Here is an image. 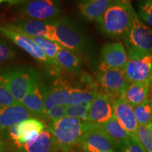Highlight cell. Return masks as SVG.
<instances>
[{"mask_svg": "<svg viewBox=\"0 0 152 152\" xmlns=\"http://www.w3.org/2000/svg\"><path fill=\"white\" fill-rule=\"evenodd\" d=\"M16 56L14 50L6 42L0 39V65Z\"/></svg>", "mask_w": 152, "mask_h": 152, "instance_id": "31", "label": "cell"}, {"mask_svg": "<svg viewBox=\"0 0 152 152\" xmlns=\"http://www.w3.org/2000/svg\"><path fill=\"white\" fill-rule=\"evenodd\" d=\"M147 126H148V128H149L150 132H151V135H152V123H151L150 124L148 125Z\"/></svg>", "mask_w": 152, "mask_h": 152, "instance_id": "35", "label": "cell"}, {"mask_svg": "<svg viewBox=\"0 0 152 152\" xmlns=\"http://www.w3.org/2000/svg\"><path fill=\"white\" fill-rule=\"evenodd\" d=\"M0 152H7V141L6 130L0 129Z\"/></svg>", "mask_w": 152, "mask_h": 152, "instance_id": "33", "label": "cell"}, {"mask_svg": "<svg viewBox=\"0 0 152 152\" xmlns=\"http://www.w3.org/2000/svg\"><path fill=\"white\" fill-rule=\"evenodd\" d=\"M44 102V83L39 80V76H37L30 86L28 94L22 101L21 105L30 112L33 118L42 120L45 113Z\"/></svg>", "mask_w": 152, "mask_h": 152, "instance_id": "13", "label": "cell"}, {"mask_svg": "<svg viewBox=\"0 0 152 152\" xmlns=\"http://www.w3.org/2000/svg\"><path fill=\"white\" fill-rule=\"evenodd\" d=\"M66 109H67L66 105L57 106L53 107L48 111H45L42 120H44L46 125L49 123L56 122L58 120L66 117Z\"/></svg>", "mask_w": 152, "mask_h": 152, "instance_id": "28", "label": "cell"}, {"mask_svg": "<svg viewBox=\"0 0 152 152\" xmlns=\"http://www.w3.org/2000/svg\"><path fill=\"white\" fill-rule=\"evenodd\" d=\"M113 115L132 137H137L138 123L133 107L121 97L113 102Z\"/></svg>", "mask_w": 152, "mask_h": 152, "instance_id": "18", "label": "cell"}, {"mask_svg": "<svg viewBox=\"0 0 152 152\" xmlns=\"http://www.w3.org/2000/svg\"><path fill=\"white\" fill-rule=\"evenodd\" d=\"M123 70L130 84L152 85V55L135 59L129 58Z\"/></svg>", "mask_w": 152, "mask_h": 152, "instance_id": "10", "label": "cell"}, {"mask_svg": "<svg viewBox=\"0 0 152 152\" xmlns=\"http://www.w3.org/2000/svg\"><path fill=\"white\" fill-rule=\"evenodd\" d=\"M117 146L121 152L125 151V147L130 136L121 126L115 115L104 124L98 125Z\"/></svg>", "mask_w": 152, "mask_h": 152, "instance_id": "20", "label": "cell"}, {"mask_svg": "<svg viewBox=\"0 0 152 152\" xmlns=\"http://www.w3.org/2000/svg\"><path fill=\"white\" fill-rule=\"evenodd\" d=\"M129 85L130 83L125 78L123 68L99 71L97 74L99 91L107 95L113 102L122 97Z\"/></svg>", "mask_w": 152, "mask_h": 152, "instance_id": "8", "label": "cell"}, {"mask_svg": "<svg viewBox=\"0 0 152 152\" xmlns=\"http://www.w3.org/2000/svg\"><path fill=\"white\" fill-rule=\"evenodd\" d=\"M19 9L25 18L47 22L60 18L61 9L56 0H23Z\"/></svg>", "mask_w": 152, "mask_h": 152, "instance_id": "7", "label": "cell"}, {"mask_svg": "<svg viewBox=\"0 0 152 152\" xmlns=\"http://www.w3.org/2000/svg\"><path fill=\"white\" fill-rule=\"evenodd\" d=\"M55 61L58 67L63 68L72 73H77L80 71L82 61L75 52L63 47L57 52Z\"/></svg>", "mask_w": 152, "mask_h": 152, "instance_id": "24", "label": "cell"}, {"mask_svg": "<svg viewBox=\"0 0 152 152\" xmlns=\"http://www.w3.org/2000/svg\"><path fill=\"white\" fill-rule=\"evenodd\" d=\"M71 85L72 83L62 77L56 78L51 85L44 84L45 111L55 106L66 105Z\"/></svg>", "mask_w": 152, "mask_h": 152, "instance_id": "14", "label": "cell"}, {"mask_svg": "<svg viewBox=\"0 0 152 152\" xmlns=\"http://www.w3.org/2000/svg\"><path fill=\"white\" fill-rule=\"evenodd\" d=\"M151 86L142 83H131L123 93L122 98L134 108L147 99L150 94Z\"/></svg>", "mask_w": 152, "mask_h": 152, "instance_id": "23", "label": "cell"}, {"mask_svg": "<svg viewBox=\"0 0 152 152\" xmlns=\"http://www.w3.org/2000/svg\"><path fill=\"white\" fill-rule=\"evenodd\" d=\"M137 137L146 152H152V135L148 126L139 125Z\"/></svg>", "mask_w": 152, "mask_h": 152, "instance_id": "27", "label": "cell"}, {"mask_svg": "<svg viewBox=\"0 0 152 152\" xmlns=\"http://www.w3.org/2000/svg\"><path fill=\"white\" fill-rule=\"evenodd\" d=\"M99 93L97 83L91 75L83 73L78 84H72L66 99V106L83 103H92Z\"/></svg>", "mask_w": 152, "mask_h": 152, "instance_id": "9", "label": "cell"}, {"mask_svg": "<svg viewBox=\"0 0 152 152\" xmlns=\"http://www.w3.org/2000/svg\"><path fill=\"white\" fill-rule=\"evenodd\" d=\"M81 152H117V146L109 137L95 125L83 138L77 147Z\"/></svg>", "mask_w": 152, "mask_h": 152, "instance_id": "11", "label": "cell"}, {"mask_svg": "<svg viewBox=\"0 0 152 152\" xmlns=\"http://www.w3.org/2000/svg\"><path fill=\"white\" fill-rule=\"evenodd\" d=\"M53 23L56 42L74 52H83L86 49L87 37L71 20L59 18Z\"/></svg>", "mask_w": 152, "mask_h": 152, "instance_id": "5", "label": "cell"}, {"mask_svg": "<svg viewBox=\"0 0 152 152\" xmlns=\"http://www.w3.org/2000/svg\"><path fill=\"white\" fill-rule=\"evenodd\" d=\"M94 126L89 121L66 116L47 125V128L52 133L61 152H73Z\"/></svg>", "mask_w": 152, "mask_h": 152, "instance_id": "1", "label": "cell"}, {"mask_svg": "<svg viewBox=\"0 0 152 152\" xmlns=\"http://www.w3.org/2000/svg\"><path fill=\"white\" fill-rule=\"evenodd\" d=\"M139 15L152 28V0H144L139 6Z\"/></svg>", "mask_w": 152, "mask_h": 152, "instance_id": "29", "label": "cell"}, {"mask_svg": "<svg viewBox=\"0 0 152 152\" xmlns=\"http://www.w3.org/2000/svg\"><path fill=\"white\" fill-rule=\"evenodd\" d=\"M123 39L130 59L152 55V28L141 21L135 12L130 31Z\"/></svg>", "mask_w": 152, "mask_h": 152, "instance_id": "4", "label": "cell"}, {"mask_svg": "<svg viewBox=\"0 0 152 152\" xmlns=\"http://www.w3.org/2000/svg\"><path fill=\"white\" fill-rule=\"evenodd\" d=\"M11 152H61L52 133L46 128L31 141L19 144Z\"/></svg>", "mask_w": 152, "mask_h": 152, "instance_id": "17", "label": "cell"}, {"mask_svg": "<svg viewBox=\"0 0 152 152\" xmlns=\"http://www.w3.org/2000/svg\"><path fill=\"white\" fill-rule=\"evenodd\" d=\"M115 0H94L85 1L79 4L80 11L83 16L90 21L99 23L106 10Z\"/></svg>", "mask_w": 152, "mask_h": 152, "instance_id": "22", "label": "cell"}, {"mask_svg": "<svg viewBox=\"0 0 152 152\" xmlns=\"http://www.w3.org/2000/svg\"><path fill=\"white\" fill-rule=\"evenodd\" d=\"M28 36L43 51L46 56L53 61H55L57 52L64 47L61 44L56 41L50 40L46 38L34 37V36L30 35Z\"/></svg>", "mask_w": 152, "mask_h": 152, "instance_id": "25", "label": "cell"}, {"mask_svg": "<svg viewBox=\"0 0 152 152\" xmlns=\"http://www.w3.org/2000/svg\"><path fill=\"white\" fill-rule=\"evenodd\" d=\"M121 1H128V0H121Z\"/></svg>", "mask_w": 152, "mask_h": 152, "instance_id": "37", "label": "cell"}, {"mask_svg": "<svg viewBox=\"0 0 152 152\" xmlns=\"http://www.w3.org/2000/svg\"><path fill=\"white\" fill-rule=\"evenodd\" d=\"M128 55L121 42L106 44L101 51L99 71L123 68L128 61Z\"/></svg>", "mask_w": 152, "mask_h": 152, "instance_id": "12", "label": "cell"}, {"mask_svg": "<svg viewBox=\"0 0 152 152\" xmlns=\"http://www.w3.org/2000/svg\"><path fill=\"white\" fill-rule=\"evenodd\" d=\"M18 104L11 92L0 82V107L12 106Z\"/></svg>", "mask_w": 152, "mask_h": 152, "instance_id": "30", "label": "cell"}, {"mask_svg": "<svg viewBox=\"0 0 152 152\" xmlns=\"http://www.w3.org/2000/svg\"><path fill=\"white\" fill-rule=\"evenodd\" d=\"M123 152H125V151H123Z\"/></svg>", "mask_w": 152, "mask_h": 152, "instance_id": "38", "label": "cell"}, {"mask_svg": "<svg viewBox=\"0 0 152 152\" xmlns=\"http://www.w3.org/2000/svg\"><path fill=\"white\" fill-rule=\"evenodd\" d=\"M0 33L8 37L20 48L26 51L38 61L47 65L58 66L57 63L48 58L42 49L30 39L27 34L19 29L14 24H4L0 26Z\"/></svg>", "mask_w": 152, "mask_h": 152, "instance_id": "6", "label": "cell"}, {"mask_svg": "<svg viewBox=\"0 0 152 152\" xmlns=\"http://www.w3.org/2000/svg\"><path fill=\"white\" fill-rule=\"evenodd\" d=\"M23 0H0V4L3 2H7L11 5H16V4H20Z\"/></svg>", "mask_w": 152, "mask_h": 152, "instance_id": "34", "label": "cell"}, {"mask_svg": "<svg viewBox=\"0 0 152 152\" xmlns=\"http://www.w3.org/2000/svg\"><path fill=\"white\" fill-rule=\"evenodd\" d=\"M113 115V102L107 95L99 91L97 96L90 104L87 121L98 126L109 121Z\"/></svg>", "mask_w": 152, "mask_h": 152, "instance_id": "15", "label": "cell"}, {"mask_svg": "<svg viewBox=\"0 0 152 152\" xmlns=\"http://www.w3.org/2000/svg\"><path fill=\"white\" fill-rule=\"evenodd\" d=\"M134 13L129 0L126 1L115 0L98 23L106 35L113 38H124L132 26Z\"/></svg>", "mask_w": 152, "mask_h": 152, "instance_id": "2", "label": "cell"}, {"mask_svg": "<svg viewBox=\"0 0 152 152\" xmlns=\"http://www.w3.org/2000/svg\"><path fill=\"white\" fill-rule=\"evenodd\" d=\"M125 152H146L140 143V140L137 137H130L125 149Z\"/></svg>", "mask_w": 152, "mask_h": 152, "instance_id": "32", "label": "cell"}, {"mask_svg": "<svg viewBox=\"0 0 152 152\" xmlns=\"http://www.w3.org/2000/svg\"><path fill=\"white\" fill-rule=\"evenodd\" d=\"M30 118L33 117L20 104L0 107V129L3 130H7Z\"/></svg>", "mask_w": 152, "mask_h": 152, "instance_id": "19", "label": "cell"}, {"mask_svg": "<svg viewBox=\"0 0 152 152\" xmlns=\"http://www.w3.org/2000/svg\"><path fill=\"white\" fill-rule=\"evenodd\" d=\"M37 76V72L28 66H18L0 69V82L20 104Z\"/></svg>", "mask_w": 152, "mask_h": 152, "instance_id": "3", "label": "cell"}, {"mask_svg": "<svg viewBox=\"0 0 152 152\" xmlns=\"http://www.w3.org/2000/svg\"><path fill=\"white\" fill-rule=\"evenodd\" d=\"M14 25L28 35L56 41L53 22L43 21L28 18H19L14 20Z\"/></svg>", "mask_w": 152, "mask_h": 152, "instance_id": "16", "label": "cell"}, {"mask_svg": "<svg viewBox=\"0 0 152 152\" xmlns=\"http://www.w3.org/2000/svg\"><path fill=\"white\" fill-rule=\"evenodd\" d=\"M83 2H85V1H94V0H82Z\"/></svg>", "mask_w": 152, "mask_h": 152, "instance_id": "36", "label": "cell"}, {"mask_svg": "<svg viewBox=\"0 0 152 152\" xmlns=\"http://www.w3.org/2000/svg\"><path fill=\"white\" fill-rule=\"evenodd\" d=\"M91 103H83L67 106L66 116L88 121V113Z\"/></svg>", "mask_w": 152, "mask_h": 152, "instance_id": "26", "label": "cell"}, {"mask_svg": "<svg viewBox=\"0 0 152 152\" xmlns=\"http://www.w3.org/2000/svg\"><path fill=\"white\" fill-rule=\"evenodd\" d=\"M47 128L45 122L36 118H30L18 124V142L26 144L31 141Z\"/></svg>", "mask_w": 152, "mask_h": 152, "instance_id": "21", "label": "cell"}]
</instances>
